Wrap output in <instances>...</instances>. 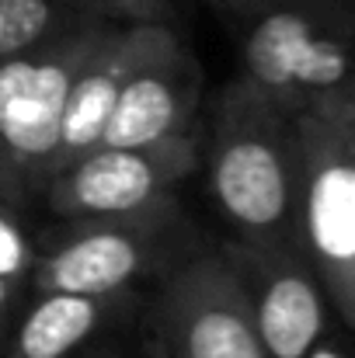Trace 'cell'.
I'll use <instances>...</instances> for the list:
<instances>
[{
	"label": "cell",
	"instance_id": "6da1fadb",
	"mask_svg": "<svg viewBox=\"0 0 355 358\" xmlns=\"http://www.w3.org/2000/svg\"><path fill=\"white\" fill-rule=\"evenodd\" d=\"M209 185L247 243H296L300 146L296 122L240 77L227 87L209 146Z\"/></svg>",
	"mask_w": 355,
	"mask_h": 358
},
{
	"label": "cell",
	"instance_id": "8992f818",
	"mask_svg": "<svg viewBox=\"0 0 355 358\" xmlns=\"http://www.w3.org/2000/svg\"><path fill=\"white\" fill-rule=\"evenodd\" d=\"M195 167V139L188 132L143 143L98 146L46 185L49 209L70 220L143 216L174 206V188Z\"/></svg>",
	"mask_w": 355,
	"mask_h": 358
},
{
	"label": "cell",
	"instance_id": "9a60e30c",
	"mask_svg": "<svg viewBox=\"0 0 355 358\" xmlns=\"http://www.w3.org/2000/svg\"><path fill=\"white\" fill-rule=\"evenodd\" d=\"M335 105H338L342 132H345V143H349V153H352V164H355V77L342 94H335Z\"/></svg>",
	"mask_w": 355,
	"mask_h": 358
},
{
	"label": "cell",
	"instance_id": "277c9868",
	"mask_svg": "<svg viewBox=\"0 0 355 358\" xmlns=\"http://www.w3.org/2000/svg\"><path fill=\"white\" fill-rule=\"evenodd\" d=\"M300 202L296 240L331 306L355 331V164L335 98L296 115Z\"/></svg>",
	"mask_w": 355,
	"mask_h": 358
},
{
	"label": "cell",
	"instance_id": "9c48e42d",
	"mask_svg": "<svg viewBox=\"0 0 355 358\" xmlns=\"http://www.w3.org/2000/svg\"><path fill=\"white\" fill-rule=\"evenodd\" d=\"M199 84L202 73L195 56L164 21H157L146 49L122 80L98 146H143L188 132L199 105Z\"/></svg>",
	"mask_w": 355,
	"mask_h": 358
},
{
	"label": "cell",
	"instance_id": "d6986e66",
	"mask_svg": "<svg viewBox=\"0 0 355 358\" xmlns=\"http://www.w3.org/2000/svg\"><path fill=\"white\" fill-rule=\"evenodd\" d=\"M209 3H216V0H209Z\"/></svg>",
	"mask_w": 355,
	"mask_h": 358
},
{
	"label": "cell",
	"instance_id": "7a4b0ae2",
	"mask_svg": "<svg viewBox=\"0 0 355 358\" xmlns=\"http://www.w3.org/2000/svg\"><path fill=\"white\" fill-rule=\"evenodd\" d=\"M355 77V0H268L240 49V80L286 119Z\"/></svg>",
	"mask_w": 355,
	"mask_h": 358
},
{
	"label": "cell",
	"instance_id": "5b68a950",
	"mask_svg": "<svg viewBox=\"0 0 355 358\" xmlns=\"http://www.w3.org/2000/svg\"><path fill=\"white\" fill-rule=\"evenodd\" d=\"M150 331L164 358H268L227 250L192 257L167 275Z\"/></svg>",
	"mask_w": 355,
	"mask_h": 358
},
{
	"label": "cell",
	"instance_id": "3957f363",
	"mask_svg": "<svg viewBox=\"0 0 355 358\" xmlns=\"http://www.w3.org/2000/svg\"><path fill=\"white\" fill-rule=\"evenodd\" d=\"M105 31L109 24L88 21L0 59V199L14 202L53 181L70 84Z\"/></svg>",
	"mask_w": 355,
	"mask_h": 358
},
{
	"label": "cell",
	"instance_id": "30bf717a",
	"mask_svg": "<svg viewBox=\"0 0 355 358\" xmlns=\"http://www.w3.org/2000/svg\"><path fill=\"white\" fill-rule=\"evenodd\" d=\"M157 21H139V24H109L102 35L98 49L88 56V63L77 70L67 105H63V125H60V150H56V174L77 164L84 153L98 150L105 122L112 115L122 91L125 73L139 59V52L150 42ZM53 174V178H56Z\"/></svg>",
	"mask_w": 355,
	"mask_h": 358
},
{
	"label": "cell",
	"instance_id": "52a82bcc",
	"mask_svg": "<svg viewBox=\"0 0 355 358\" xmlns=\"http://www.w3.org/2000/svg\"><path fill=\"white\" fill-rule=\"evenodd\" d=\"M268 358H307L328 334V292L296 243L227 247Z\"/></svg>",
	"mask_w": 355,
	"mask_h": 358
},
{
	"label": "cell",
	"instance_id": "ac0fdd59",
	"mask_svg": "<svg viewBox=\"0 0 355 358\" xmlns=\"http://www.w3.org/2000/svg\"><path fill=\"white\" fill-rule=\"evenodd\" d=\"M216 3H227V7H234L240 14H258L268 0H216Z\"/></svg>",
	"mask_w": 355,
	"mask_h": 358
},
{
	"label": "cell",
	"instance_id": "e0dca14e",
	"mask_svg": "<svg viewBox=\"0 0 355 358\" xmlns=\"http://www.w3.org/2000/svg\"><path fill=\"white\" fill-rule=\"evenodd\" d=\"M307 358H355V355H349V352H345L335 338H328V334H324V338L314 345V352H310Z\"/></svg>",
	"mask_w": 355,
	"mask_h": 358
},
{
	"label": "cell",
	"instance_id": "5bb4252c",
	"mask_svg": "<svg viewBox=\"0 0 355 358\" xmlns=\"http://www.w3.org/2000/svg\"><path fill=\"white\" fill-rule=\"evenodd\" d=\"M95 14H112L122 17L125 24H139V21H164L171 14L167 0H84Z\"/></svg>",
	"mask_w": 355,
	"mask_h": 358
},
{
	"label": "cell",
	"instance_id": "ba28073f",
	"mask_svg": "<svg viewBox=\"0 0 355 358\" xmlns=\"http://www.w3.org/2000/svg\"><path fill=\"white\" fill-rule=\"evenodd\" d=\"M171 220L174 206L143 216L88 220L84 230L60 243L49 257H35L28 282L35 292H74L98 299L118 296L150 271L167 240Z\"/></svg>",
	"mask_w": 355,
	"mask_h": 358
},
{
	"label": "cell",
	"instance_id": "4fadbf2b",
	"mask_svg": "<svg viewBox=\"0 0 355 358\" xmlns=\"http://www.w3.org/2000/svg\"><path fill=\"white\" fill-rule=\"evenodd\" d=\"M35 268V250L28 243V234L18 227V220L0 206V275L28 282Z\"/></svg>",
	"mask_w": 355,
	"mask_h": 358
},
{
	"label": "cell",
	"instance_id": "7c38bea8",
	"mask_svg": "<svg viewBox=\"0 0 355 358\" xmlns=\"http://www.w3.org/2000/svg\"><path fill=\"white\" fill-rule=\"evenodd\" d=\"M77 7L91 10L84 0H0V59L28 52L70 28L88 24V21L67 17Z\"/></svg>",
	"mask_w": 355,
	"mask_h": 358
},
{
	"label": "cell",
	"instance_id": "8fae6325",
	"mask_svg": "<svg viewBox=\"0 0 355 358\" xmlns=\"http://www.w3.org/2000/svg\"><path fill=\"white\" fill-rule=\"evenodd\" d=\"M105 303L98 296L74 292H39L14 327L7 358H77L95 338Z\"/></svg>",
	"mask_w": 355,
	"mask_h": 358
},
{
	"label": "cell",
	"instance_id": "2e32d148",
	"mask_svg": "<svg viewBox=\"0 0 355 358\" xmlns=\"http://www.w3.org/2000/svg\"><path fill=\"white\" fill-rule=\"evenodd\" d=\"M21 289H25L21 278H4V275H0V338L7 334V320H11L14 303L21 299Z\"/></svg>",
	"mask_w": 355,
	"mask_h": 358
}]
</instances>
